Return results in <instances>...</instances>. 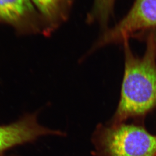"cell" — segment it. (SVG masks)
<instances>
[{
    "mask_svg": "<svg viewBox=\"0 0 156 156\" xmlns=\"http://www.w3.org/2000/svg\"><path fill=\"white\" fill-rule=\"evenodd\" d=\"M140 38L146 41L142 57L134 55L128 40L123 42L125 65L120 97L109 123L126 122L128 119L143 123L147 115L156 110V44L151 32Z\"/></svg>",
    "mask_w": 156,
    "mask_h": 156,
    "instance_id": "1",
    "label": "cell"
},
{
    "mask_svg": "<svg viewBox=\"0 0 156 156\" xmlns=\"http://www.w3.org/2000/svg\"><path fill=\"white\" fill-rule=\"evenodd\" d=\"M92 142L95 156H156V135L140 122L100 124Z\"/></svg>",
    "mask_w": 156,
    "mask_h": 156,
    "instance_id": "2",
    "label": "cell"
},
{
    "mask_svg": "<svg viewBox=\"0 0 156 156\" xmlns=\"http://www.w3.org/2000/svg\"><path fill=\"white\" fill-rule=\"evenodd\" d=\"M156 29V0H135L126 16L114 27L106 30L92 51L105 45L139 38Z\"/></svg>",
    "mask_w": 156,
    "mask_h": 156,
    "instance_id": "3",
    "label": "cell"
},
{
    "mask_svg": "<svg viewBox=\"0 0 156 156\" xmlns=\"http://www.w3.org/2000/svg\"><path fill=\"white\" fill-rule=\"evenodd\" d=\"M0 23L11 26L21 35L51 34L44 17L30 0H0Z\"/></svg>",
    "mask_w": 156,
    "mask_h": 156,
    "instance_id": "4",
    "label": "cell"
},
{
    "mask_svg": "<svg viewBox=\"0 0 156 156\" xmlns=\"http://www.w3.org/2000/svg\"><path fill=\"white\" fill-rule=\"evenodd\" d=\"M36 113L28 114L14 123L0 126V154L16 146L32 142L46 135L63 133L39 124Z\"/></svg>",
    "mask_w": 156,
    "mask_h": 156,
    "instance_id": "5",
    "label": "cell"
},
{
    "mask_svg": "<svg viewBox=\"0 0 156 156\" xmlns=\"http://www.w3.org/2000/svg\"><path fill=\"white\" fill-rule=\"evenodd\" d=\"M33 1L44 17L51 33L68 19L73 0H33Z\"/></svg>",
    "mask_w": 156,
    "mask_h": 156,
    "instance_id": "6",
    "label": "cell"
},
{
    "mask_svg": "<svg viewBox=\"0 0 156 156\" xmlns=\"http://www.w3.org/2000/svg\"><path fill=\"white\" fill-rule=\"evenodd\" d=\"M115 0H94L91 11L87 16V22L99 23L105 27L112 16Z\"/></svg>",
    "mask_w": 156,
    "mask_h": 156,
    "instance_id": "7",
    "label": "cell"
},
{
    "mask_svg": "<svg viewBox=\"0 0 156 156\" xmlns=\"http://www.w3.org/2000/svg\"><path fill=\"white\" fill-rule=\"evenodd\" d=\"M151 34H152V36H153V38L154 39V41L155 42V44H156V29L154 30H152L150 31Z\"/></svg>",
    "mask_w": 156,
    "mask_h": 156,
    "instance_id": "8",
    "label": "cell"
}]
</instances>
